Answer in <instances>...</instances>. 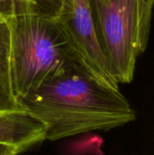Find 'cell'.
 I'll list each match as a JSON object with an SVG mask.
<instances>
[{
	"instance_id": "cell-1",
	"label": "cell",
	"mask_w": 154,
	"mask_h": 155,
	"mask_svg": "<svg viewBox=\"0 0 154 155\" xmlns=\"http://www.w3.org/2000/svg\"><path fill=\"white\" fill-rule=\"evenodd\" d=\"M44 127L45 140L56 141L93 131H109L136 120L120 89L99 81L90 71L53 77L17 100Z\"/></svg>"
},
{
	"instance_id": "cell-2",
	"label": "cell",
	"mask_w": 154,
	"mask_h": 155,
	"mask_svg": "<svg viewBox=\"0 0 154 155\" xmlns=\"http://www.w3.org/2000/svg\"><path fill=\"white\" fill-rule=\"evenodd\" d=\"M6 20L11 32L10 86L16 100L57 75L91 72L59 18L24 15Z\"/></svg>"
},
{
	"instance_id": "cell-3",
	"label": "cell",
	"mask_w": 154,
	"mask_h": 155,
	"mask_svg": "<svg viewBox=\"0 0 154 155\" xmlns=\"http://www.w3.org/2000/svg\"><path fill=\"white\" fill-rule=\"evenodd\" d=\"M90 5L113 79L118 84L131 83L137 58L148 45L154 0H90Z\"/></svg>"
},
{
	"instance_id": "cell-4",
	"label": "cell",
	"mask_w": 154,
	"mask_h": 155,
	"mask_svg": "<svg viewBox=\"0 0 154 155\" xmlns=\"http://www.w3.org/2000/svg\"><path fill=\"white\" fill-rule=\"evenodd\" d=\"M59 19L73 37L93 74L102 83L119 89L96 36L90 0H64Z\"/></svg>"
},
{
	"instance_id": "cell-5",
	"label": "cell",
	"mask_w": 154,
	"mask_h": 155,
	"mask_svg": "<svg viewBox=\"0 0 154 155\" xmlns=\"http://www.w3.org/2000/svg\"><path fill=\"white\" fill-rule=\"evenodd\" d=\"M44 141V125L25 111L0 112V143L15 145L24 153Z\"/></svg>"
},
{
	"instance_id": "cell-6",
	"label": "cell",
	"mask_w": 154,
	"mask_h": 155,
	"mask_svg": "<svg viewBox=\"0 0 154 155\" xmlns=\"http://www.w3.org/2000/svg\"><path fill=\"white\" fill-rule=\"evenodd\" d=\"M64 0H0V17L38 15L59 18Z\"/></svg>"
},
{
	"instance_id": "cell-7",
	"label": "cell",
	"mask_w": 154,
	"mask_h": 155,
	"mask_svg": "<svg viewBox=\"0 0 154 155\" xmlns=\"http://www.w3.org/2000/svg\"><path fill=\"white\" fill-rule=\"evenodd\" d=\"M11 32L6 19L0 17V83L11 89L9 74V58Z\"/></svg>"
},
{
	"instance_id": "cell-8",
	"label": "cell",
	"mask_w": 154,
	"mask_h": 155,
	"mask_svg": "<svg viewBox=\"0 0 154 155\" xmlns=\"http://www.w3.org/2000/svg\"><path fill=\"white\" fill-rule=\"evenodd\" d=\"M25 111L14 96L11 89L0 83V112Z\"/></svg>"
},
{
	"instance_id": "cell-9",
	"label": "cell",
	"mask_w": 154,
	"mask_h": 155,
	"mask_svg": "<svg viewBox=\"0 0 154 155\" xmlns=\"http://www.w3.org/2000/svg\"><path fill=\"white\" fill-rule=\"evenodd\" d=\"M23 153V151L12 144L0 143V155H17Z\"/></svg>"
}]
</instances>
